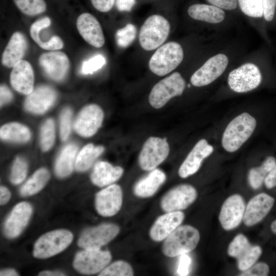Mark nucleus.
Returning <instances> with one entry per match:
<instances>
[{
    "mask_svg": "<svg viewBox=\"0 0 276 276\" xmlns=\"http://www.w3.org/2000/svg\"><path fill=\"white\" fill-rule=\"evenodd\" d=\"M256 119L243 112L232 120L226 127L222 138L223 148L229 152L238 150L250 137L256 127Z\"/></svg>",
    "mask_w": 276,
    "mask_h": 276,
    "instance_id": "obj_1",
    "label": "nucleus"
},
{
    "mask_svg": "<svg viewBox=\"0 0 276 276\" xmlns=\"http://www.w3.org/2000/svg\"><path fill=\"white\" fill-rule=\"evenodd\" d=\"M199 240L197 229L189 225L179 226L165 239L162 251L169 257L180 256L194 249Z\"/></svg>",
    "mask_w": 276,
    "mask_h": 276,
    "instance_id": "obj_2",
    "label": "nucleus"
},
{
    "mask_svg": "<svg viewBox=\"0 0 276 276\" xmlns=\"http://www.w3.org/2000/svg\"><path fill=\"white\" fill-rule=\"evenodd\" d=\"M170 25L168 20L158 14L151 15L142 26L139 35L140 45L146 51L159 47L167 39Z\"/></svg>",
    "mask_w": 276,
    "mask_h": 276,
    "instance_id": "obj_3",
    "label": "nucleus"
},
{
    "mask_svg": "<svg viewBox=\"0 0 276 276\" xmlns=\"http://www.w3.org/2000/svg\"><path fill=\"white\" fill-rule=\"evenodd\" d=\"M183 58L181 46L176 42H169L158 48L153 54L149 61V67L155 75L164 76L175 69Z\"/></svg>",
    "mask_w": 276,
    "mask_h": 276,
    "instance_id": "obj_4",
    "label": "nucleus"
},
{
    "mask_svg": "<svg viewBox=\"0 0 276 276\" xmlns=\"http://www.w3.org/2000/svg\"><path fill=\"white\" fill-rule=\"evenodd\" d=\"M186 82L180 73L175 72L157 82L152 88L149 95L150 105L159 109L172 98L182 95Z\"/></svg>",
    "mask_w": 276,
    "mask_h": 276,
    "instance_id": "obj_5",
    "label": "nucleus"
},
{
    "mask_svg": "<svg viewBox=\"0 0 276 276\" xmlns=\"http://www.w3.org/2000/svg\"><path fill=\"white\" fill-rule=\"evenodd\" d=\"M72 233L66 229L53 231L41 236L35 242L33 256L39 259L48 258L64 250L72 242Z\"/></svg>",
    "mask_w": 276,
    "mask_h": 276,
    "instance_id": "obj_6",
    "label": "nucleus"
},
{
    "mask_svg": "<svg viewBox=\"0 0 276 276\" xmlns=\"http://www.w3.org/2000/svg\"><path fill=\"white\" fill-rule=\"evenodd\" d=\"M169 145L167 141L158 137H149L144 143L139 156V164L142 169L151 171L169 155Z\"/></svg>",
    "mask_w": 276,
    "mask_h": 276,
    "instance_id": "obj_7",
    "label": "nucleus"
},
{
    "mask_svg": "<svg viewBox=\"0 0 276 276\" xmlns=\"http://www.w3.org/2000/svg\"><path fill=\"white\" fill-rule=\"evenodd\" d=\"M262 78L258 67L255 64L247 63L230 72L227 83L232 90L243 93L257 88L261 83Z\"/></svg>",
    "mask_w": 276,
    "mask_h": 276,
    "instance_id": "obj_8",
    "label": "nucleus"
},
{
    "mask_svg": "<svg viewBox=\"0 0 276 276\" xmlns=\"http://www.w3.org/2000/svg\"><path fill=\"white\" fill-rule=\"evenodd\" d=\"M120 232L113 223H104L86 229L80 236L78 244L85 249H100L114 239Z\"/></svg>",
    "mask_w": 276,
    "mask_h": 276,
    "instance_id": "obj_9",
    "label": "nucleus"
},
{
    "mask_svg": "<svg viewBox=\"0 0 276 276\" xmlns=\"http://www.w3.org/2000/svg\"><path fill=\"white\" fill-rule=\"evenodd\" d=\"M111 260V255L108 251L84 249L77 254L73 266L81 273L95 274L102 270Z\"/></svg>",
    "mask_w": 276,
    "mask_h": 276,
    "instance_id": "obj_10",
    "label": "nucleus"
},
{
    "mask_svg": "<svg viewBox=\"0 0 276 276\" xmlns=\"http://www.w3.org/2000/svg\"><path fill=\"white\" fill-rule=\"evenodd\" d=\"M197 197L194 187L188 184L178 185L169 191L162 198L160 206L165 212L185 210L193 203Z\"/></svg>",
    "mask_w": 276,
    "mask_h": 276,
    "instance_id": "obj_11",
    "label": "nucleus"
},
{
    "mask_svg": "<svg viewBox=\"0 0 276 276\" xmlns=\"http://www.w3.org/2000/svg\"><path fill=\"white\" fill-rule=\"evenodd\" d=\"M228 63L227 57L223 54L211 57L192 75V84L197 87L210 84L223 73Z\"/></svg>",
    "mask_w": 276,
    "mask_h": 276,
    "instance_id": "obj_12",
    "label": "nucleus"
},
{
    "mask_svg": "<svg viewBox=\"0 0 276 276\" xmlns=\"http://www.w3.org/2000/svg\"><path fill=\"white\" fill-rule=\"evenodd\" d=\"M123 193L121 188L113 184L99 191L96 196L95 206L98 213L103 217L117 214L122 206Z\"/></svg>",
    "mask_w": 276,
    "mask_h": 276,
    "instance_id": "obj_13",
    "label": "nucleus"
},
{
    "mask_svg": "<svg viewBox=\"0 0 276 276\" xmlns=\"http://www.w3.org/2000/svg\"><path fill=\"white\" fill-rule=\"evenodd\" d=\"M245 203L242 196L235 194L228 197L223 203L219 215L222 228L229 231L236 228L243 220Z\"/></svg>",
    "mask_w": 276,
    "mask_h": 276,
    "instance_id": "obj_14",
    "label": "nucleus"
},
{
    "mask_svg": "<svg viewBox=\"0 0 276 276\" xmlns=\"http://www.w3.org/2000/svg\"><path fill=\"white\" fill-rule=\"evenodd\" d=\"M103 117V112L98 105H87L78 114L74 125L75 130L82 136H91L101 126Z\"/></svg>",
    "mask_w": 276,
    "mask_h": 276,
    "instance_id": "obj_15",
    "label": "nucleus"
},
{
    "mask_svg": "<svg viewBox=\"0 0 276 276\" xmlns=\"http://www.w3.org/2000/svg\"><path fill=\"white\" fill-rule=\"evenodd\" d=\"M39 64L45 73L56 81L62 80L64 78L70 64L67 56L59 51L42 54L39 58Z\"/></svg>",
    "mask_w": 276,
    "mask_h": 276,
    "instance_id": "obj_16",
    "label": "nucleus"
},
{
    "mask_svg": "<svg viewBox=\"0 0 276 276\" xmlns=\"http://www.w3.org/2000/svg\"><path fill=\"white\" fill-rule=\"evenodd\" d=\"M274 203V198L265 193L251 198L245 210L243 219L245 225L251 226L262 221L269 213Z\"/></svg>",
    "mask_w": 276,
    "mask_h": 276,
    "instance_id": "obj_17",
    "label": "nucleus"
},
{
    "mask_svg": "<svg viewBox=\"0 0 276 276\" xmlns=\"http://www.w3.org/2000/svg\"><path fill=\"white\" fill-rule=\"evenodd\" d=\"M77 28L84 40L91 45L101 48L105 38L101 25L97 18L89 13H83L77 18Z\"/></svg>",
    "mask_w": 276,
    "mask_h": 276,
    "instance_id": "obj_18",
    "label": "nucleus"
},
{
    "mask_svg": "<svg viewBox=\"0 0 276 276\" xmlns=\"http://www.w3.org/2000/svg\"><path fill=\"white\" fill-rule=\"evenodd\" d=\"M213 152V147L205 139L199 140L183 162L178 170L181 178H187L195 173L200 168L203 160Z\"/></svg>",
    "mask_w": 276,
    "mask_h": 276,
    "instance_id": "obj_19",
    "label": "nucleus"
},
{
    "mask_svg": "<svg viewBox=\"0 0 276 276\" xmlns=\"http://www.w3.org/2000/svg\"><path fill=\"white\" fill-rule=\"evenodd\" d=\"M32 213L31 205L26 202L17 204L7 218L4 224V233L9 238L20 234L26 226Z\"/></svg>",
    "mask_w": 276,
    "mask_h": 276,
    "instance_id": "obj_20",
    "label": "nucleus"
},
{
    "mask_svg": "<svg viewBox=\"0 0 276 276\" xmlns=\"http://www.w3.org/2000/svg\"><path fill=\"white\" fill-rule=\"evenodd\" d=\"M184 218V214L180 211L167 212L160 216L150 229V238L156 242L165 239L180 226Z\"/></svg>",
    "mask_w": 276,
    "mask_h": 276,
    "instance_id": "obj_21",
    "label": "nucleus"
},
{
    "mask_svg": "<svg viewBox=\"0 0 276 276\" xmlns=\"http://www.w3.org/2000/svg\"><path fill=\"white\" fill-rule=\"evenodd\" d=\"M56 99V93L52 87L41 85L28 95L25 102V107L30 112L41 114L53 104Z\"/></svg>",
    "mask_w": 276,
    "mask_h": 276,
    "instance_id": "obj_22",
    "label": "nucleus"
},
{
    "mask_svg": "<svg viewBox=\"0 0 276 276\" xmlns=\"http://www.w3.org/2000/svg\"><path fill=\"white\" fill-rule=\"evenodd\" d=\"M34 81L33 70L28 61L22 59L13 66L10 82L15 90L22 94L29 95L34 89Z\"/></svg>",
    "mask_w": 276,
    "mask_h": 276,
    "instance_id": "obj_23",
    "label": "nucleus"
},
{
    "mask_svg": "<svg viewBox=\"0 0 276 276\" xmlns=\"http://www.w3.org/2000/svg\"><path fill=\"white\" fill-rule=\"evenodd\" d=\"M28 48L26 36L20 32H14L10 38L2 57L3 64L7 67H13L22 60Z\"/></svg>",
    "mask_w": 276,
    "mask_h": 276,
    "instance_id": "obj_24",
    "label": "nucleus"
},
{
    "mask_svg": "<svg viewBox=\"0 0 276 276\" xmlns=\"http://www.w3.org/2000/svg\"><path fill=\"white\" fill-rule=\"evenodd\" d=\"M123 169L119 166H113L103 161L97 162L90 176L92 182L102 187L117 181L122 176Z\"/></svg>",
    "mask_w": 276,
    "mask_h": 276,
    "instance_id": "obj_25",
    "label": "nucleus"
},
{
    "mask_svg": "<svg viewBox=\"0 0 276 276\" xmlns=\"http://www.w3.org/2000/svg\"><path fill=\"white\" fill-rule=\"evenodd\" d=\"M166 178V174L163 171L154 169L135 183L133 188L134 193L140 197H151L163 184Z\"/></svg>",
    "mask_w": 276,
    "mask_h": 276,
    "instance_id": "obj_26",
    "label": "nucleus"
},
{
    "mask_svg": "<svg viewBox=\"0 0 276 276\" xmlns=\"http://www.w3.org/2000/svg\"><path fill=\"white\" fill-rule=\"evenodd\" d=\"M188 13L194 19L211 24L220 23L225 17V13L222 9L213 5L203 4L190 6Z\"/></svg>",
    "mask_w": 276,
    "mask_h": 276,
    "instance_id": "obj_27",
    "label": "nucleus"
},
{
    "mask_svg": "<svg viewBox=\"0 0 276 276\" xmlns=\"http://www.w3.org/2000/svg\"><path fill=\"white\" fill-rule=\"evenodd\" d=\"M77 151L78 147L75 144H69L64 148L55 164V171L58 176L63 177L71 174Z\"/></svg>",
    "mask_w": 276,
    "mask_h": 276,
    "instance_id": "obj_28",
    "label": "nucleus"
},
{
    "mask_svg": "<svg viewBox=\"0 0 276 276\" xmlns=\"http://www.w3.org/2000/svg\"><path fill=\"white\" fill-rule=\"evenodd\" d=\"M104 149L102 146H95L91 143L85 145L77 157L75 163L76 170L80 172L88 170Z\"/></svg>",
    "mask_w": 276,
    "mask_h": 276,
    "instance_id": "obj_29",
    "label": "nucleus"
},
{
    "mask_svg": "<svg viewBox=\"0 0 276 276\" xmlns=\"http://www.w3.org/2000/svg\"><path fill=\"white\" fill-rule=\"evenodd\" d=\"M0 136L4 140L24 143L30 140L31 133L25 126L18 123H10L1 128Z\"/></svg>",
    "mask_w": 276,
    "mask_h": 276,
    "instance_id": "obj_30",
    "label": "nucleus"
},
{
    "mask_svg": "<svg viewBox=\"0 0 276 276\" xmlns=\"http://www.w3.org/2000/svg\"><path fill=\"white\" fill-rule=\"evenodd\" d=\"M50 178V173L45 168L37 170L21 187L20 193L21 196L34 195L40 191Z\"/></svg>",
    "mask_w": 276,
    "mask_h": 276,
    "instance_id": "obj_31",
    "label": "nucleus"
},
{
    "mask_svg": "<svg viewBox=\"0 0 276 276\" xmlns=\"http://www.w3.org/2000/svg\"><path fill=\"white\" fill-rule=\"evenodd\" d=\"M276 164L275 158L272 156L266 158L262 165L249 170L248 179L251 187L254 189H259L264 179Z\"/></svg>",
    "mask_w": 276,
    "mask_h": 276,
    "instance_id": "obj_32",
    "label": "nucleus"
},
{
    "mask_svg": "<svg viewBox=\"0 0 276 276\" xmlns=\"http://www.w3.org/2000/svg\"><path fill=\"white\" fill-rule=\"evenodd\" d=\"M17 8L28 16H35L44 12L47 4L44 0H13Z\"/></svg>",
    "mask_w": 276,
    "mask_h": 276,
    "instance_id": "obj_33",
    "label": "nucleus"
},
{
    "mask_svg": "<svg viewBox=\"0 0 276 276\" xmlns=\"http://www.w3.org/2000/svg\"><path fill=\"white\" fill-rule=\"evenodd\" d=\"M262 253L261 247L259 245H251L238 258L237 264L238 268L244 271L251 266L258 260Z\"/></svg>",
    "mask_w": 276,
    "mask_h": 276,
    "instance_id": "obj_34",
    "label": "nucleus"
},
{
    "mask_svg": "<svg viewBox=\"0 0 276 276\" xmlns=\"http://www.w3.org/2000/svg\"><path fill=\"white\" fill-rule=\"evenodd\" d=\"M133 271L131 265L124 261H117L102 270L99 276H132Z\"/></svg>",
    "mask_w": 276,
    "mask_h": 276,
    "instance_id": "obj_35",
    "label": "nucleus"
},
{
    "mask_svg": "<svg viewBox=\"0 0 276 276\" xmlns=\"http://www.w3.org/2000/svg\"><path fill=\"white\" fill-rule=\"evenodd\" d=\"M136 35V29L132 24H128L124 27L119 29L116 34L118 45L125 48L134 40Z\"/></svg>",
    "mask_w": 276,
    "mask_h": 276,
    "instance_id": "obj_36",
    "label": "nucleus"
},
{
    "mask_svg": "<svg viewBox=\"0 0 276 276\" xmlns=\"http://www.w3.org/2000/svg\"><path fill=\"white\" fill-rule=\"evenodd\" d=\"M55 140V126L52 119L47 120L41 128L40 147L44 151L49 150Z\"/></svg>",
    "mask_w": 276,
    "mask_h": 276,
    "instance_id": "obj_37",
    "label": "nucleus"
},
{
    "mask_svg": "<svg viewBox=\"0 0 276 276\" xmlns=\"http://www.w3.org/2000/svg\"><path fill=\"white\" fill-rule=\"evenodd\" d=\"M242 12L252 17H261L263 16V0H238Z\"/></svg>",
    "mask_w": 276,
    "mask_h": 276,
    "instance_id": "obj_38",
    "label": "nucleus"
},
{
    "mask_svg": "<svg viewBox=\"0 0 276 276\" xmlns=\"http://www.w3.org/2000/svg\"><path fill=\"white\" fill-rule=\"evenodd\" d=\"M250 245L244 235L238 234L230 243L227 249V254L230 257L237 259Z\"/></svg>",
    "mask_w": 276,
    "mask_h": 276,
    "instance_id": "obj_39",
    "label": "nucleus"
},
{
    "mask_svg": "<svg viewBox=\"0 0 276 276\" xmlns=\"http://www.w3.org/2000/svg\"><path fill=\"white\" fill-rule=\"evenodd\" d=\"M27 164L22 158L17 157L12 166L10 180L12 183L18 185L25 179L27 173Z\"/></svg>",
    "mask_w": 276,
    "mask_h": 276,
    "instance_id": "obj_40",
    "label": "nucleus"
},
{
    "mask_svg": "<svg viewBox=\"0 0 276 276\" xmlns=\"http://www.w3.org/2000/svg\"><path fill=\"white\" fill-rule=\"evenodd\" d=\"M106 63L103 56L99 54L83 62L82 66V73L84 74H93L100 69Z\"/></svg>",
    "mask_w": 276,
    "mask_h": 276,
    "instance_id": "obj_41",
    "label": "nucleus"
},
{
    "mask_svg": "<svg viewBox=\"0 0 276 276\" xmlns=\"http://www.w3.org/2000/svg\"><path fill=\"white\" fill-rule=\"evenodd\" d=\"M72 111L69 108L64 109L60 116V137L64 141L68 138L71 131Z\"/></svg>",
    "mask_w": 276,
    "mask_h": 276,
    "instance_id": "obj_42",
    "label": "nucleus"
},
{
    "mask_svg": "<svg viewBox=\"0 0 276 276\" xmlns=\"http://www.w3.org/2000/svg\"><path fill=\"white\" fill-rule=\"evenodd\" d=\"M269 272V266L265 263L260 262L254 264L248 269L242 271L241 276H266Z\"/></svg>",
    "mask_w": 276,
    "mask_h": 276,
    "instance_id": "obj_43",
    "label": "nucleus"
},
{
    "mask_svg": "<svg viewBox=\"0 0 276 276\" xmlns=\"http://www.w3.org/2000/svg\"><path fill=\"white\" fill-rule=\"evenodd\" d=\"M276 10V0H263V16L267 21L274 18Z\"/></svg>",
    "mask_w": 276,
    "mask_h": 276,
    "instance_id": "obj_44",
    "label": "nucleus"
},
{
    "mask_svg": "<svg viewBox=\"0 0 276 276\" xmlns=\"http://www.w3.org/2000/svg\"><path fill=\"white\" fill-rule=\"evenodd\" d=\"M191 263V258L186 254L181 255L179 259V263L177 272L179 275H187L189 273V267Z\"/></svg>",
    "mask_w": 276,
    "mask_h": 276,
    "instance_id": "obj_45",
    "label": "nucleus"
},
{
    "mask_svg": "<svg viewBox=\"0 0 276 276\" xmlns=\"http://www.w3.org/2000/svg\"><path fill=\"white\" fill-rule=\"evenodd\" d=\"M209 3L221 9L234 10L237 7L238 0H206Z\"/></svg>",
    "mask_w": 276,
    "mask_h": 276,
    "instance_id": "obj_46",
    "label": "nucleus"
},
{
    "mask_svg": "<svg viewBox=\"0 0 276 276\" xmlns=\"http://www.w3.org/2000/svg\"><path fill=\"white\" fill-rule=\"evenodd\" d=\"M116 0H90L93 7L98 11L107 12L113 6Z\"/></svg>",
    "mask_w": 276,
    "mask_h": 276,
    "instance_id": "obj_47",
    "label": "nucleus"
},
{
    "mask_svg": "<svg viewBox=\"0 0 276 276\" xmlns=\"http://www.w3.org/2000/svg\"><path fill=\"white\" fill-rule=\"evenodd\" d=\"M0 96L1 106L10 102L13 98V95L11 91L7 86L4 85H1Z\"/></svg>",
    "mask_w": 276,
    "mask_h": 276,
    "instance_id": "obj_48",
    "label": "nucleus"
},
{
    "mask_svg": "<svg viewBox=\"0 0 276 276\" xmlns=\"http://www.w3.org/2000/svg\"><path fill=\"white\" fill-rule=\"evenodd\" d=\"M264 182L267 189H272L276 186V164L267 175Z\"/></svg>",
    "mask_w": 276,
    "mask_h": 276,
    "instance_id": "obj_49",
    "label": "nucleus"
},
{
    "mask_svg": "<svg viewBox=\"0 0 276 276\" xmlns=\"http://www.w3.org/2000/svg\"><path fill=\"white\" fill-rule=\"evenodd\" d=\"M135 3V0H117L116 5L121 11H129Z\"/></svg>",
    "mask_w": 276,
    "mask_h": 276,
    "instance_id": "obj_50",
    "label": "nucleus"
},
{
    "mask_svg": "<svg viewBox=\"0 0 276 276\" xmlns=\"http://www.w3.org/2000/svg\"><path fill=\"white\" fill-rule=\"evenodd\" d=\"M11 197L9 190L6 187L1 186L0 188V203L4 205L8 202Z\"/></svg>",
    "mask_w": 276,
    "mask_h": 276,
    "instance_id": "obj_51",
    "label": "nucleus"
},
{
    "mask_svg": "<svg viewBox=\"0 0 276 276\" xmlns=\"http://www.w3.org/2000/svg\"><path fill=\"white\" fill-rule=\"evenodd\" d=\"M18 275L16 271L12 269H7L1 270L0 272L1 276H16Z\"/></svg>",
    "mask_w": 276,
    "mask_h": 276,
    "instance_id": "obj_52",
    "label": "nucleus"
},
{
    "mask_svg": "<svg viewBox=\"0 0 276 276\" xmlns=\"http://www.w3.org/2000/svg\"><path fill=\"white\" fill-rule=\"evenodd\" d=\"M39 275L42 276H53V275H64V274L59 272H54L51 271H43L39 273Z\"/></svg>",
    "mask_w": 276,
    "mask_h": 276,
    "instance_id": "obj_53",
    "label": "nucleus"
},
{
    "mask_svg": "<svg viewBox=\"0 0 276 276\" xmlns=\"http://www.w3.org/2000/svg\"><path fill=\"white\" fill-rule=\"evenodd\" d=\"M270 229L272 232L276 235V220H274L270 225Z\"/></svg>",
    "mask_w": 276,
    "mask_h": 276,
    "instance_id": "obj_54",
    "label": "nucleus"
}]
</instances>
